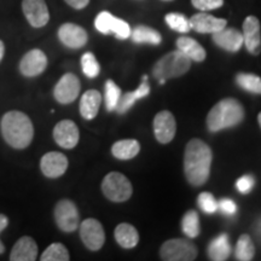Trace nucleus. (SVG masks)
I'll list each match as a JSON object with an SVG mask.
<instances>
[{"label":"nucleus","mask_w":261,"mask_h":261,"mask_svg":"<svg viewBox=\"0 0 261 261\" xmlns=\"http://www.w3.org/2000/svg\"><path fill=\"white\" fill-rule=\"evenodd\" d=\"M213 152L203 140L194 138L185 146L184 173L192 187H202L211 174Z\"/></svg>","instance_id":"nucleus-1"},{"label":"nucleus","mask_w":261,"mask_h":261,"mask_svg":"<svg viewBox=\"0 0 261 261\" xmlns=\"http://www.w3.org/2000/svg\"><path fill=\"white\" fill-rule=\"evenodd\" d=\"M2 135L12 148L24 149L32 143L34 127L31 119L24 113L12 110L3 116Z\"/></svg>","instance_id":"nucleus-2"},{"label":"nucleus","mask_w":261,"mask_h":261,"mask_svg":"<svg viewBox=\"0 0 261 261\" xmlns=\"http://www.w3.org/2000/svg\"><path fill=\"white\" fill-rule=\"evenodd\" d=\"M244 119V108L234 98H225L212 108L207 115V127L211 132L231 128Z\"/></svg>","instance_id":"nucleus-3"},{"label":"nucleus","mask_w":261,"mask_h":261,"mask_svg":"<svg viewBox=\"0 0 261 261\" xmlns=\"http://www.w3.org/2000/svg\"><path fill=\"white\" fill-rule=\"evenodd\" d=\"M191 67V60L185 56L181 51H172L165 55L156 62L152 68V75L155 79L163 85L166 80L174 79L187 74Z\"/></svg>","instance_id":"nucleus-4"},{"label":"nucleus","mask_w":261,"mask_h":261,"mask_svg":"<svg viewBox=\"0 0 261 261\" xmlns=\"http://www.w3.org/2000/svg\"><path fill=\"white\" fill-rule=\"evenodd\" d=\"M102 191L108 200L125 202L133 194V188L127 177L119 172H110L102 181Z\"/></svg>","instance_id":"nucleus-5"},{"label":"nucleus","mask_w":261,"mask_h":261,"mask_svg":"<svg viewBox=\"0 0 261 261\" xmlns=\"http://www.w3.org/2000/svg\"><path fill=\"white\" fill-rule=\"evenodd\" d=\"M197 248L190 241L173 238L160 248V256L165 261H192L197 257Z\"/></svg>","instance_id":"nucleus-6"},{"label":"nucleus","mask_w":261,"mask_h":261,"mask_svg":"<svg viewBox=\"0 0 261 261\" xmlns=\"http://www.w3.org/2000/svg\"><path fill=\"white\" fill-rule=\"evenodd\" d=\"M94 27L102 34L107 35L114 33V35L120 40L128 39L130 37V32H132L129 24L126 21L115 17L108 11H102L97 16L96 21H94Z\"/></svg>","instance_id":"nucleus-7"},{"label":"nucleus","mask_w":261,"mask_h":261,"mask_svg":"<svg viewBox=\"0 0 261 261\" xmlns=\"http://www.w3.org/2000/svg\"><path fill=\"white\" fill-rule=\"evenodd\" d=\"M55 220L64 232H73L79 227V212L76 205L69 200H62L55 208Z\"/></svg>","instance_id":"nucleus-8"},{"label":"nucleus","mask_w":261,"mask_h":261,"mask_svg":"<svg viewBox=\"0 0 261 261\" xmlns=\"http://www.w3.org/2000/svg\"><path fill=\"white\" fill-rule=\"evenodd\" d=\"M80 237L85 247L87 249L99 250L103 247L104 242H106V233H104V228L102 224L96 219L84 220L80 225Z\"/></svg>","instance_id":"nucleus-9"},{"label":"nucleus","mask_w":261,"mask_h":261,"mask_svg":"<svg viewBox=\"0 0 261 261\" xmlns=\"http://www.w3.org/2000/svg\"><path fill=\"white\" fill-rule=\"evenodd\" d=\"M80 90L81 85L79 77L71 73H67L57 83L54 91V96L57 102L61 104H69L76 99Z\"/></svg>","instance_id":"nucleus-10"},{"label":"nucleus","mask_w":261,"mask_h":261,"mask_svg":"<svg viewBox=\"0 0 261 261\" xmlns=\"http://www.w3.org/2000/svg\"><path fill=\"white\" fill-rule=\"evenodd\" d=\"M177 122L174 115L168 110H162L156 114L154 119V135L161 144H168L175 137Z\"/></svg>","instance_id":"nucleus-11"},{"label":"nucleus","mask_w":261,"mask_h":261,"mask_svg":"<svg viewBox=\"0 0 261 261\" xmlns=\"http://www.w3.org/2000/svg\"><path fill=\"white\" fill-rule=\"evenodd\" d=\"M22 11L28 23L34 28L45 27L50 21V12L45 0H23Z\"/></svg>","instance_id":"nucleus-12"},{"label":"nucleus","mask_w":261,"mask_h":261,"mask_svg":"<svg viewBox=\"0 0 261 261\" xmlns=\"http://www.w3.org/2000/svg\"><path fill=\"white\" fill-rule=\"evenodd\" d=\"M54 139L61 148L73 149L77 145L80 132L76 123L71 120H62L54 128Z\"/></svg>","instance_id":"nucleus-13"},{"label":"nucleus","mask_w":261,"mask_h":261,"mask_svg":"<svg viewBox=\"0 0 261 261\" xmlns=\"http://www.w3.org/2000/svg\"><path fill=\"white\" fill-rule=\"evenodd\" d=\"M243 44L247 51L253 56L261 52V27L260 21L255 16H248L243 22Z\"/></svg>","instance_id":"nucleus-14"},{"label":"nucleus","mask_w":261,"mask_h":261,"mask_svg":"<svg viewBox=\"0 0 261 261\" xmlns=\"http://www.w3.org/2000/svg\"><path fill=\"white\" fill-rule=\"evenodd\" d=\"M67 156L62 154V152L51 151L47 152L42 156L40 161V169L42 174L47 178H58L64 174L65 171L68 169Z\"/></svg>","instance_id":"nucleus-15"},{"label":"nucleus","mask_w":261,"mask_h":261,"mask_svg":"<svg viewBox=\"0 0 261 261\" xmlns=\"http://www.w3.org/2000/svg\"><path fill=\"white\" fill-rule=\"evenodd\" d=\"M47 67V57L39 48L28 51L19 63V70L24 76H37L40 75Z\"/></svg>","instance_id":"nucleus-16"},{"label":"nucleus","mask_w":261,"mask_h":261,"mask_svg":"<svg viewBox=\"0 0 261 261\" xmlns=\"http://www.w3.org/2000/svg\"><path fill=\"white\" fill-rule=\"evenodd\" d=\"M58 38L62 44L70 48H80L89 40L87 32L75 23H64L58 29Z\"/></svg>","instance_id":"nucleus-17"},{"label":"nucleus","mask_w":261,"mask_h":261,"mask_svg":"<svg viewBox=\"0 0 261 261\" xmlns=\"http://www.w3.org/2000/svg\"><path fill=\"white\" fill-rule=\"evenodd\" d=\"M189 22H190V28L201 34H213L224 29L227 24L226 19L214 17L205 11L194 15L189 19Z\"/></svg>","instance_id":"nucleus-18"},{"label":"nucleus","mask_w":261,"mask_h":261,"mask_svg":"<svg viewBox=\"0 0 261 261\" xmlns=\"http://www.w3.org/2000/svg\"><path fill=\"white\" fill-rule=\"evenodd\" d=\"M213 41L217 46L228 52H237L243 45V34L234 28L225 27L221 31L213 33Z\"/></svg>","instance_id":"nucleus-19"},{"label":"nucleus","mask_w":261,"mask_h":261,"mask_svg":"<svg viewBox=\"0 0 261 261\" xmlns=\"http://www.w3.org/2000/svg\"><path fill=\"white\" fill-rule=\"evenodd\" d=\"M38 256V246L35 241L29 236L19 238L15 243L10 254L11 261H34Z\"/></svg>","instance_id":"nucleus-20"},{"label":"nucleus","mask_w":261,"mask_h":261,"mask_svg":"<svg viewBox=\"0 0 261 261\" xmlns=\"http://www.w3.org/2000/svg\"><path fill=\"white\" fill-rule=\"evenodd\" d=\"M149 93H150V85L148 83V76L144 75V76H143L142 84H140L138 89L136 91H132V92H126L123 96L121 94V98H120L115 110L120 114H125L126 112H128L130 108L135 106L137 100L149 96Z\"/></svg>","instance_id":"nucleus-21"},{"label":"nucleus","mask_w":261,"mask_h":261,"mask_svg":"<svg viewBox=\"0 0 261 261\" xmlns=\"http://www.w3.org/2000/svg\"><path fill=\"white\" fill-rule=\"evenodd\" d=\"M102 96L97 90H89L83 94L80 100V114L85 120H92L99 112Z\"/></svg>","instance_id":"nucleus-22"},{"label":"nucleus","mask_w":261,"mask_h":261,"mask_svg":"<svg viewBox=\"0 0 261 261\" xmlns=\"http://www.w3.org/2000/svg\"><path fill=\"white\" fill-rule=\"evenodd\" d=\"M177 48L181 51L191 62H203L207 57V52L201 44H198L195 39L189 37H180L177 40Z\"/></svg>","instance_id":"nucleus-23"},{"label":"nucleus","mask_w":261,"mask_h":261,"mask_svg":"<svg viewBox=\"0 0 261 261\" xmlns=\"http://www.w3.org/2000/svg\"><path fill=\"white\" fill-rule=\"evenodd\" d=\"M115 240L125 249H132L139 242V233L133 225L122 223L115 228Z\"/></svg>","instance_id":"nucleus-24"},{"label":"nucleus","mask_w":261,"mask_h":261,"mask_svg":"<svg viewBox=\"0 0 261 261\" xmlns=\"http://www.w3.org/2000/svg\"><path fill=\"white\" fill-rule=\"evenodd\" d=\"M231 254V246L226 233L219 234L210 243L208 247V256L213 261L227 260Z\"/></svg>","instance_id":"nucleus-25"},{"label":"nucleus","mask_w":261,"mask_h":261,"mask_svg":"<svg viewBox=\"0 0 261 261\" xmlns=\"http://www.w3.org/2000/svg\"><path fill=\"white\" fill-rule=\"evenodd\" d=\"M140 151V144L136 139H122L116 142L112 148V154L114 158L122 160H130L136 158Z\"/></svg>","instance_id":"nucleus-26"},{"label":"nucleus","mask_w":261,"mask_h":261,"mask_svg":"<svg viewBox=\"0 0 261 261\" xmlns=\"http://www.w3.org/2000/svg\"><path fill=\"white\" fill-rule=\"evenodd\" d=\"M130 39L136 44H151L159 45L161 44L162 38L161 34L154 28L146 27V25H138L135 31L130 32Z\"/></svg>","instance_id":"nucleus-27"},{"label":"nucleus","mask_w":261,"mask_h":261,"mask_svg":"<svg viewBox=\"0 0 261 261\" xmlns=\"http://www.w3.org/2000/svg\"><path fill=\"white\" fill-rule=\"evenodd\" d=\"M234 255H236V259L240 261H250L254 259L255 247H254V243L249 234H242L238 238L236 249H234Z\"/></svg>","instance_id":"nucleus-28"},{"label":"nucleus","mask_w":261,"mask_h":261,"mask_svg":"<svg viewBox=\"0 0 261 261\" xmlns=\"http://www.w3.org/2000/svg\"><path fill=\"white\" fill-rule=\"evenodd\" d=\"M236 83L241 89L250 93L261 94V77L250 73H238L236 75Z\"/></svg>","instance_id":"nucleus-29"},{"label":"nucleus","mask_w":261,"mask_h":261,"mask_svg":"<svg viewBox=\"0 0 261 261\" xmlns=\"http://www.w3.org/2000/svg\"><path fill=\"white\" fill-rule=\"evenodd\" d=\"M181 230L188 237L195 238L200 234V217L196 211H189L182 217Z\"/></svg>","instance_id":"nucleus-30"},{"label":"nucleus","mask_w":261,"mask_h":261,"mask_svg":"<svg viewBox=\"0 0 261 261\" xmlns=\"http://www.w3.org/2000/svg\"><path fill=\"white\" fill-rule=\"evenodd\" d=\"M69 259V252L62 243H52L45 249L40 257L41 261H68Z\"/></svg>","instance_id":"nucleus-31"},{"label":"nucleus","mask_w":261,"mask_h":261,"mask_svg":"<svg viewBox=\"0 0 261 261\" xmlns=\"http://www.w3.org/2000/svg\"><path fill=\"white\" fill-rule=\"evenodd\" d=\"M120 98L121 89L113 80H108L106 84V107L108 112H114L116 109Z\"/></svg>","instance_id":"nucleus-32"},{"label":"nucleus","mask_w":261,"mask_h":261,"mask_svg":"<svg viewBox=\"0 0 261 261\" xmlns=\"http://www.w3.org/2000/svg\"><path fill=\"white\" fill-rule=\"evenodd\" d=\"M165 21L169 25V28L178 33H188L191 29L189 19L184 15L178 14V12H171V14L166 15Z\"/></svg>","instance_id":"nucleus-33"},{"label":"nucleus","mask_w":261,"mask_h":261,"mask_svg":"<svg viewBox=\"0 0 261 261\" xmlns=\"http://www.w3.org/2000/svg\"><path fill=\"white\" fill-rule=\"evenodd\" d=\"M81 68H83L84 74L90 79L98 76L100 71V65L98 63L97 58L94 57L92 52H86L84 56L81 57Z\"/></svg>","instance_id":"nucleus-34"},{"label":"nucleus","mask_w":261,"mask_h":261,"mask_svg":"<svg viewBox=\"0 0 261 261\" xmlns=\"http://www.w3.org/2000/svg\"><path fill=\"white\" fill-rule=\"evenodd\" d=\"M197 203L198 207L207 214H214L218 211V202L210 192H202L198 195Z\"/></svg>","instance_id":"nucleus-35"},{"label":"nucleus","mask_w":261,"mask_h":261,"mask_svg":"<svg viewBox=\"0 0 261 261\" xmlns=\"http://www.w3.org/2000/svg\"><path fill=\"white\" fill-rule=\"evenodd\" d=\"M191 3L200 11H211L224 5V0H191Z\"/></svg>","instance_id":"nucleus-36"},{"label":"nucleus","mask_w":261,"mask_h":261,"mask_svg":"<svg viewBox=\"0 0 261 261\" xmlns=\"http://www.w3.org/2000/svg\"><path fill=\"white\" fill-rule=\"evenodd\" d=\"M254 187H255V178L253 175H243L236 181L237 190L243 195L249 194Z\"/></svg>","instance_id":"nucleus-37"},{"label":"nucleus","mask_w":261,"mask_h":261,"mask_svg":"<svg viewBox=\"0 0 261 261\" xmlns=\"http://www.w3.org/2000/svg\"><path fill=\"white\" fill-rule=\"evenodd\" d=\"M218 210H220L224 214L231 217V215L237 213V204L232 200H230V198H221L219 203H218Z\"/></svg>","instance_id":"nucleus-38"},{"label":"nucleus","mask_w":261,"mask_h":261,"mask_svg":"<svg viewBox=\"0 0 261 261\" xmlns=\"http://www.w3.org/2000/svg\"><path fill=\"white\" fill-rule=\"evenodd\" d=\"M64 2L67 3V4L69 6H71L73 9L81 10V9L86 8V6L89 5L90 0H64Z\"/></svg>","instance_id":"nucleus-39"},{"label":"nucleus","mask_w":261,"mask_h":261,"mask_svg":"<svg viewBox=\"0 0 261 261\" xmlns=\"http://www.w3.org/2000/svg\"><path fill=\"white\" fill-rule=\"evenodd\" d=\"M9 225V219L5 217L4 214H0V233L3 232V231L5 230L6 227H8Z\"/></svg>","instance_id":"nucleus-40"},{"label":"nucleus","mask_w":261,"mask_h":261,"mask_svg":"<svg viewBox=\"0 0 261 261\" xmlns=\"http://www.w3.org/2000/svg\"><path fill=\"white\" fill-rule=\"evenodd\" d=\"M4 54H5V46H4V42L0 40V61L3 60V57H4Z\"/></svg>","instance_id":"nucleus-41"},{"label":"nucleus","mask_w":261,"mask_h":261,"mask_svg":"<svg viewBox=\"0 0 261 261\" xmlns=\"http://www.w3.org/2000/svg\"><path fill=\"white\" fill-rule=\"evenodd\" d=\"M255 232L257 233V236L261 240V219L256 223V227H255Z\"/></svg>","instance_id":"nucleus-42"},{"label":"nucleus","mask_w":261,"mask_h":261,"mask_svg":"<svg viewBox=\"0 0 261 261\" xmlns=\"http://www.w3.org/2000/svg\"><path fill=\"white\" fill-rule=\"evenodd\" d=\"M4 250H5V247H4V244H3L2 241H0V254H3V253H4Z\"/></svg>","instance_id":"nucleus-43"},{"label":"nucleus","mask_w":261,"mask_h":261,"mask_svg":"<svg viewBox=\"0 0 261 261\" xmlns=\"http://www.w3.org/2000/svg\"><path fill=\"white\" fill-rule=\"evenodd\" d=\"M257 121H259V125H260V128H261V113L257 115Z\"/></svg>","instance_id":"nucleus-44"},{"label":"nucleus","mask_w":261,"mask_h":261,"mask_svg":"<svg viewBox=\"0 0 261 261\" xmlns=\"http://www.w3.org/2000/svg\"><path fill=\"white\" fill-rule=\"evenodd\" d=\"M163 2H172V0H163Z\"/></svg>","instance_id":"nucleus-45"}]
</instances>
